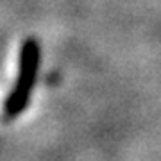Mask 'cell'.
<instances>
[{"mask_svg":"<svg viewBox=\"0 0 161 161\" xmlns=\"http://www.w3.org/2000/svg\"><path fill=\"white\" fill-rule=\"evenodd\" d=\"M36 66H38V47L32 41H27V43H23L22 54H20L18 79L14 82L13 93H9L6 106H4V115L7 118L16 116L27 106L31 88H32V82H34Z\"/></svg>","mask_w":161,"mask_h":161,"instance_id":"cell-1","label":"cell"}]
</instances>
